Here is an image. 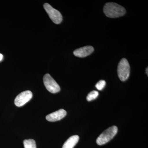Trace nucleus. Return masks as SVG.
Listing matches in <instances>:
<instances>
[{
	"label": "nucleus",
	"mask_w": 148,
	"mask_h": 148,
	"mask_svg": "<svg viewBox=\"0 0 148 148\" xmlns=\"http://www.w3.org/2000/svg\"><path fill=\"white\" fill-rule=\"evenodd\" d=\"M79 138L78 135H75L69 138L63 145L62 148H73L78 142Z\"/></svg>",
	"instance_id": "nucleus-9"
},
{
	"label": "nucleus",
	"mask_w": 148,
	"mask_h": 148,
	"mask_svg": "<svg viewBox=\"0 0 148 148\" xmlns=\"http://www.w3.org/2000/svg\"><path fill=\"white\" fill-rule=\"evenodd\" d=\"M106 85V81L105 80H101L99 81L96 84V85H95V87H96L98 90H103V88H104Z\"/></svg>",
	"instance_id": "nucleus-12"
},
{
	"label": "nucleus",
	"mask_w": 148,
	"mask_h": 148,
	"mask_svg": "<svg viewBox=\"0 0 148 148\" xmlns=\"http://www.w3.org/2000/svg\"><path fill=\"white\" fill-rule=\"evenodd\" d=\"M103 12L106 16L112 18L123 16L126 13L124 8L114 3H106L103 8Z\"/></svg>",
	"instance_id": "nucleus-1"
},
{
	"label": "nucleus",
	"mask_w": 148,
	"mask_h": 148,
	"mask_svg": "<svg viewBox=\"0 0 148 148\" xmlns=\"http://www.w3.org/2000/svg\"><path fill=\"white\" fill-rule=\"evenodd\" d=\"M67 114L66 111L64 109H60L48 115L46 117V119L48 121L54 122L60 120L66 116Z\"/></svg>",
	"instance_id": "nucleus-8"
},
{
	"label": "nucleus",
	"mask_w": 148,
	"mask_h": 148,
	"mask_svg": "<svg viewBox=\"0 0 148 148\" xmlns=\"http://www.w3.org/2000/svg\"><path fill=\"white\" fill-rule=\"evenodd\" d=\"M33 94L30 90L23 91L16 96L14 100V104L17 107H21L31 100Z\"/></svg>",
	"instance_id": "nucleus-6"
},
{
	"label": "nucleus",
	"mask_w": 148,
	"mask_h": 148,
	"mask_svg": "<svg viewBox=\"0 0 148 148\" xmlns=\"http://www.w3.org/2000/svg\"><path fill=\"white\" fill-rule=\"evenodd\" d=\"M148 68H147V69H146V73H147V75H148Z\"/></svg>",
	"instance_id": "nucleus-14"
},
{
	"label": "nucleus",
	"mask_w": 148,
	"mask_h": 148,
	"mask_svg": "<svg viewBox=\"0 0 148 148\" xmlns=\"http://www.w3.org/2000/svg\"><path fill=\"white\" fill-rule=\"evenodd\" d=\"M94 48L91 46H86L79 48L74 51L73 53L75 56L80 58L86 57L94 51Z\"/></svg>",
	"instance_id": "nucleus-7"
},
{
	"label": "nucleus",
	"mask_w": 148,
	"mask_h": 148,
	"mask_svg": "<svg viewBox=\"0 0 148 148\" xmlns=\"http://www.w3.org/2000/svg\"><path fill=\"white\" fill-rule=\"evenodd\" d=\"M117 73L121 81H125L129 78L130 66L126 58H122L120 61L118 66Z\"/></svg>",
	"instance_id": "nucleus-3"
},
{
	"label": "nucleus",
	"mask_w": 148,
	"mask_h": 148,
	"mask_svg": "<svg viewBox=\"0 0 148 148\" xmlns=\"http://www.w3.org/2000/svg\"><path fill=\"white\" fill-rule=\"evenodd\" d=\"M99 93L96 90H93L88 93V95L86 97V99L88 101H92L95 100L98 97Z\"/></svg>",
	"instance_id": "nucleus-11"
},
{
	"label": "nucleus",
	"mask_w": 148,
	"mask_h": 148,
	"mask_svg": "<svg viewBox=\"0 0 148 148\" xmlns=\"http://www.w3.org/2000/svg\"><path fill=\"white\" fill-rule=\"evenodd\" d=\"M43 82L47 89L51 93H57L61 89L60 86L49 74H46L44 76Z\"/></svg>",
	"instance_id": "nucleus-5"
},
{
	"label": "nucleus",
	"mask_w": 148,
	"mask_h": 148,
	"mask_svg": "<svg viewBox=\"0 0 148 148\" xmlns=\"http://www.w3.org/2000/svg\"><path fill=\"white\" fill-rule=\"evenodd\" d=\"M44 8L51 20L56 24H59L62 22L63 17L60 12L53 8L50 4L45 3Z\"/></svg>",
	"instance_id": "nucleus-4"
},
{
	"label": "nucleus",
	"mask_w": 148,
	"mask_h": 148,
	"mask_svg": "<svg viewBox=\"0 0 148 148\" xmlns=\"http://www.w3.org/2000/svg\"><path fill=\"white\" fill-rule=\"evenodd\" d=\"M3 58V56L2 54H1V53H0V61H1L2 60Z\"/></svg>",
	"instance_id": "nucleus-13"
},
{
	"label": "nucleus",
	"mask_w": 148,
	"mask_h": 148,
	"mask_svg": "<svg viewBox=\"0 0 148 148\" xmlns=\"http://www.w3.org/2000/svg\"><path fill=\"white\" fill-rule=\"evenodd\" d=\"M24 148H37L36 142L33 139L24 140Z\"/></svg>",
	"instance_id": "nucleus-10"
},
{
	"label": "nucleus",
	"mask_w": 148,
	"mask_h": 148,
	"mask_svg": "<svg viewBox=\"0 0 148 148\" xmlns=\"http://www.w3.org/2000/svg\"><path fill=\"white\" fill-rule=\"evenodd\" d=\"M117 132L118 128L116 126H112L109 127L98 137L96 143L99 145H105L112 139Z\"/></svg>",
	"instance_id": "nucleus-2"
}]
</instances>
